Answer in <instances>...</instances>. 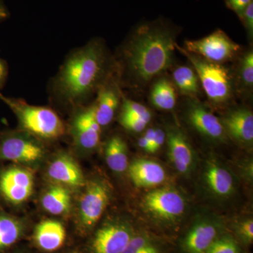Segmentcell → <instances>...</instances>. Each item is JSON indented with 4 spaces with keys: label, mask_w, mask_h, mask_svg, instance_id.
Listing matches in <instances>:
<instances>
[{
    "label": "cell",
    "mask_w": 253,
    "mask_h": 253,
    "mask_svg": "<svg viewBox=\"0 0 253 253\" xmlns=\"http://www.w3.org/2000/svg\"><path fill=\"white\" fill-rule=\"evenodd\" d=\"M109 56L101 40L93 38L65 57L48 84L53 104L76 111L97 93L109 76Z\"/></svg>",
    "instance_id": "6da1fadb"
},
{
    "label": "cell",
    "mask_w": 253,
    "mask_h": 253,
    "mask_svg": "<svg viewBox=\"0 0 253 253\" xmlns=\"http://www.w3.org/2000/svg\"><path fill=\"white\" fill-rule=\"evenodd\" d=\"M174 49L170 28L160 21L143 23L123 47L125 72L137 83L149 82L171 66Z\"/></svg>",
    "instance_id": "7a4b0ae2"
},
{
    "label": "cell",
    "mask_w": 253,
    "mask_h": 253,
    "mask_svg": "<svg viewBox=\"0 0 253 253\" xmlns=\"http://www.w3.org/2000/svg\"><path fill=\"white\" fill-rule=\"evenodd\" d=\"M0 101L14 113L21 130L41 140H56L66 134L64 123L51 108L30 104L24 99L5 96L1 92Z\"/></svg>",
    "instance_id": "3957f363"
},
{
    "label": "cell",
    "mask_w": 253,
    "mask_h": 253,
    "mask_svg": "<svg viewBox=\"0 0 253 253\" xmlns=\"http://www.w3.org/2000/svg\"><path fill=\"white\" fill-rule=\"evenodd\" d=\"M194 66L208 97L215 104H224L232 96L229 72L219 63L208 61L186 50L180 49Z\"/></svg>",
    "instance_id": "277c9868"
},
{
    "label": "cell",
    "mask_w": 253,
    "mask_h": 253,
    "mask_svg": "<svg viewBox=\"0 0 253 253\" xmlns=\"http://www.w3.org/2000/svg\"><path fill=\"white\" fill-rule=\"evenodd\" d=\"M45 153L42 141L21 129L0 133V161L35 164Z\"/></svg>",
    "instance_id": "5b68a950"
},
{
    "label": "cell",
    "mask_w": 253,
    "mask_h": 253,
    "mask_svg": "<svg viewBox=\"0 0 253 253\" xmlns=\"http://www.w3.org/2000/svg\"><path fill=\"white\" fill-rule=\"evenodd\" d=\"M145 211L161 225H173L185 212L184 196L171 187L155 189L145 195L142 201Z\"/></svg>",
    "instance_id": "8992f818"
},
{
    "label": "cell",
    "mask_w": 253,
    "mask_h": 253,
    "mask_svg": "<svg viewBox=\"0 0 253 253\" xmlns=\"http://www.w3.org/2000/svg\"><path fill=\"white\" fill-rule=\"evenodd\" d=\"M111 198L109 184L101 179H94L86 186L78 207V219L82 230L89 231L102 217Z\"/></svg>",
    "instance_id": "52a82bcc"
},
{
    "label": "cell",
    "mask_w": 253,
    "mask_h": 253,
    "mask_svg": "<svg viewBox=\"0 0 253 253\" xmlns=\"http://www.w3.org/2000/svg\"><path fill=\"white\" fill-rule=\"evenodd\" d=\"M185 46L191 54L219 64L232 59L240 50L239 44L220 30L197 41H186Z\"/></svg>",
    "instance_id": "ba28073f"
},
{
    "label": "cell",
    "mask_w": 253,
    "mask_h": 253,
    "mask_svg": "<svg viewBox=\"0 0 253 253\" xmlns=\"http://www.w3.org/2000/svg\"><path fill=\"white\" fill-rule=\"evenodd\" d=\"M226 230L220 219L205 217L194 221L179 241L181 253H206L212 243Z\"/></svg>",
    "instance_id": "9c48e42d"
},
{
    "label": "cell",
    "mask_w": 253,
    "mask_h": 253,
    "mask_svg": "<svg viewBox=\"0 0 253 253\" xmlns=\"http://www.w3.org/2000/svg\"><path fill=\"white\" fill-rule=\"evenodd\" d=\"M34 177L29 169L11 166L0 169V196L8 204L18 206L33 194Z\"/></svg>",
    "instance_id": "30bf717a"
},
{
    "label": "cell",
    "mask_w": 253,
    "mask_h": 253,
    "mask_svg": "<svg viewBox=\"0 0 253 253\" xmlns=\"http://www.w3.org/2000/svg\"><path fill=\"white\" fill-rule=\"evenodd\" d=\"M135 231L126 221H109L95 233L90 245L91 253H123Z\"/></svg>",
    "instance_id": "8fae6325"
},
{
    "label": "cell",
    "mask_w": 253,
    "mask_h": 253,
    "mask_svg": "<svg viewBox=\"0 0 253 253\" xmlns=\"http://www.w3.org/2000/svg\"><path fill=\"white\" fill-rule=\"evenodd\" d=\"M74 111L70 132L75 144L84 151L96 149L99 144L101 128L95 119L94 106H83Z\"/></svg>",
    "instance_id": "7c38bea8"
},
{
    "label": "cell",
    "mask_w": 253,
    "mask_h": 253,
    "mask_svg": "<svg viewBox=\"0 0 253 253\" xmlns=\"http://www.w3.org/2000/svg\"><path fill=\"white\" fill-rule=\"evenodd\" d=\"M168 157L178 172L189 176L196 166V156L185 134L176 126L168 129L166 134Z\"/></svg>",
    "instance_id": "4fadbf2b"
},
{
    "label": "cell",
    "mask_w": 253,
    "mask_h": 253,
    "mask_svg": "<svg viewBox=\"0 0 253 253\" xmlns=\"http://www.w3.org/2000/svg\"><path fill=\"white\" fill-rule=\"evenodd\" d=\"M96 100L93 104L95 119L101 128L109 126L121 102V92L118 83L110 73L96 93Z\"/></svg>",
    "instance_id": "5bb4252c"
},
{
    "label": "cell",
    "mask_w": 253,
    "mask_h": 253,
    "mask_svg": "<svg viewBox=\"0 0 253 253\" xmlns=\"http://www.w3.org/2000/svg\"><path fill=\"white\" fill-rule=\"evenodd\" d=\"M186 118L201 135L211 141H224L226 133L220 120L197 100H191L188 104Z\"/></svg>",
    "instance_id": "9a60e30c"
},
{
    "label": "cell",
    "mask_w": 253,
    "mask_h": 253,
    "mask_svg": "<svg viewBox=\"0 0 253 253\" xmlns=\"http://www.w3.org/2000/svg\"><path fill=\"white\" fill-rule=\"evenodd\" d=\"M204 179L206 187L216 197L227 199L235 192L236 181L232 173L216 160L206 163Z\"/></svg>",
    "instance_id": "2e32d148"
},
{
    "label": "cell",
    "mask_w": 253,
    "mask_h": 253,
    "mask_svg": "<svg viewBox=\"0 0 253 253\" xmlns=\"http://www.w3.org/2000/svg\"><path fill=\"white\" fill-rule=\"evenodd\" d=\"M223 126L233 140L244 146H252L253 114L250 109L241 108L232 110L223 118Z\"/></svg>",
    "instance_id": "e0dca14e"
},
{
    "label": "cell",
    "mask_w": 253,
    "mask_h": 253,
    "mask_svg": "<svg viewBox=\"0 0 253 253\" xmlns=\"http://www.w3.org/2000/svg\"><path fill=\"white\" fill-rule=\"evenodd\" d=\"M48 176L57 184L77 189L85 184L84 176L77 163L66 154L56 156L50 163Z\"/></svg>",
    "instance_id": "ac0fdd59"
},
{
    "label": "cell",
    "mask_w": 253,
    "mask_h": 253,
    "mask_svg": "<svg viewBox=\"0 0 253 253\" xmlns=\"http://www.w3.org/2000/svg\"><path fill=\"white\" fill-rule=\"evenodd\" d=\"M129 175L134 186L141 189L157 187L166 181V170L159 163L147 159H137L128 167Z\"/></svg>",
    "instance_id": "d6986e66"
},
{
    "label": "cell",
    "mask_w": 253,
    "mask_h": 253,
    "mask_svg": "<svg viewBox=\"0 0 253 253\" xmlns=\"http://www.w3.org/2000/svg\"><path fill=\"white\" fill-rule=\"evenodd\" d=\"M66 236L63 224L49 219L42 221L36 226L33 238L40 249L46 252H54L62 247Z\"/></svg>",
    "instance_id": "ffe728a7"
},
{
    "label": "cell",
    "mask_w": 253,
    "mask_h": 253,
    "mask_svg": "<svg viewBox=\"0 0 253 253\" xmlns=\"http://www.w3.org/2000/svg\"><path fill=\"white\" fill-rule=\"evenodd\" d=\"M105 158L113 172L121 174L129 167L128 150L124 139L119 135L111 136L105 148Z\"/></svg>",
    "instance_id": "44dd1931"
},
{
    "label": "cell",
    "mask_w": 253,
    "mask_h": 253,
    "mask_svg": "<svg viewBox=\"0 0 253 253\" xmlns=\"http://www.w3.org/2000/svg\"><path fill=\"white\" fill-rule=\"evenodd\" d=\"M24 228L17 217L0 211V253L9 251L22 238Z\"/></svg>",
    "instance_id": "7402d4cb"
},
{
    "label": "cell",
    "mask_w": 253,
    "mask_h": 253,
    "mask_svg": "<svg viewBox=\"0 0 253 253\" xmlns=\"http://www.w3.org/2000/svg\"><path fill=\"white\" fill-rule=\"evenodd\" d=\"M42 205L50 214L54 215L65 214L71 208V193L67 187L60 184L51 186L43 195Z\"/></svg>",
    "instance_id": "603a6c76"
},
{
    "label": "cell",
    "mask_w": 253,
    "mask_h": 253,
    "mask_svg": "<svg viewBox=\"0 0 253 253\" xmlns=\"http://www.w3.org/2000/svg\"><path fill=\"white\" fill-rule=\"evenodd\" d=\"M123 253H168L161 241L149 233L136 231Z\"/></svg>",
    "instance_id": "cb8c5ba5"
},
{
    "label": "cell",
    "mask_w": 253,
    "mask_h": 253,
    "mask_svg": "<svg viewBox=\"0 0 253 253\" xmlns=\"http://www.w3.org/2000/svg\"><path fill=\"white\" fill-rule=\"evenodd\" d=\"M152 104L158 109L169 111L176 102L175 89L168 79L159 80L153 86L151 93Z\"/></svg>",
    "instance_id": "d4e9b609"
},
{
    "label": "cell",
    "mask_w": 253,
    "mask_h": 253,
    "mask_svg": "<svg viewBox=\"0 0 253 253\" xmlns=\"http://www.w3.org/2000/svg\"><path fill=\"white\" fill-rule=\"evenodd\" d=\"M173 80L182 94L195 95L199 92V78L195 70L180 66L173 72Z\"/></svg>",
    "instance_id": "484cf974"
},
{
    "label": "cell",
    "mask_w": 253,
    "mask_h": 253,
    "mask_svg": "<svg viewBox=\"0 0 253 253\" xmlns=\"http://www.w3.org/2000/svg\"><path fill=\"white\" fill-rule=\"evenodd\" d=\"M244 249L229 231L218 236L206 253H244Z\"/></svg>",
    "instance_id": "4316f807"
},
{
    "label": "cell",
    "mask_w": 253,
    "mask_h": 253,
    "mask_svg": "<svg viewBox=\"0 0 253 253\" xmlns=\"http://www.w3.org/2000/svg\"><path fill=\"white\" fill-rule=\"evenodd\" d=\"M230 233L244 249L249 248L253 243V218L236 221L231 226Z\"/></svg>",
    "instance_id": "83f0119b"
},
{
    "label": "cell",
    "mask_w": 253,
    "mask_h": 253,
    "mask_svg": "<svg viewBox=\"0 0 253 253\" xmlns=\"http://www.w3.org/2000/svg\"><path fill=\"white\" fill-rule=\"evenodd\" d=\"M122 113L140 118L149 123L151 120V111L146 106L125 98L123 99Z\"/></svg>",
    "instance_id": "f1b7e54d"
},
{
    "label": "cell",
    "mask_w": 253,
    "mask_h": 253,
    "mask_svg": "<svg viewBox=\"0 0 253 253\" xmlns=\"http://www.w3.org/2000/svg\"><path fill=\"white\" fill-rule=\"evenodd\" d=\"M240 77L246 87H252L253 84V52L250 51L243 58L240 68Z\"/></svg>",
    "instance_id": "f546056e"
},
{
    "label": "cell",
    "mask_w": 253,
    "mask_h": 253,
    "mask_svg": "<svg viewBox=\"0 0 253 253\" xmlns=\"http://www.w3.org/2000/svg\"><path fill=\"white\" fill-rule=\"evenodd\" d=\"M120 123L122 125L123 127L126 128L127 130L134 131V132H141L149 124V123L144 120L124 113H121Z\"/></svg>",
    "instance_id": "4dcf8cb0"
},
{
    "label": "cell",
    "mask_w": 253,
    "mask_h": 253,
    "mask_svg": "<svg viewBox=\"0 0 253 253\" xmlns=\"http://www.w3.org/2000/svg\"><path fill=\"white\" fill-rule=\"evenodd\" d=\"M226 6L238 15L239 18L242 17L246 8L253 0H224Z\"/></svg>",
    "instance_id": "1f68e13d"
},
{
    "label": "cell",
    "mask_w": 253,
    "mask_h": 253,
    "mask_svg": "<svg viewBox=\"0 0 253 253\" xmlns=\"http://www.w3.org/2000/svg\"><path fill=\"white\" fill-rule=\"evenodd\" d=\"M244 23L245 28H246L250 38H253V2L251 3L246 8L242 17L240 18Z\"/></svg>",
    "instance_id": "d6a6232c"
},
{
    "label": "cell",
    "mask_w": 253,
    "mask_h": 253,
    "mask_svg": "<svg viewBox=\"0 0 253 253\" xmlns=\"http://www.w3.org/2000/svg\"><path fill=\"white\" fill-rule=\"evenodd\" d=\"M166 139V134L163 129H155L154 141L151 145L149 154L157 153L164 144Z\"/></svg>",
    "instance_id": "836d02e7"
},
{
    "label": "cell",
    "mask_w": 253,
    "mask_h": 253,
    "mask_svg": "<svg viewBox=\"0 0 253 253\" xmlns=\"http://www.w3.org/2000/svg\"><path fill=\"white\" fill-rule=\"evenodd\" d=\"M9 76V65L6 61L0 57V92L4 89Z\"/></svg>",
    "instance_id": "e575fe53"
},
{
    "label": "cell",
    "mask_w": 253,
    "mask_h": 253,
    "mask_svg": "<svg viewBox=\"0 0 253 253\" xmlns=\"http://www.w3.org/2000/svg\"><path fill=\"white\" fill-rule=\"evenodd\" d=\"M10 13L4 0H0V24L9 18Z\"/></svg>",
    "instance_id": "d590c367"
},
{
    "label": "cell",
    "mask_w": 253,
    "mask_h": 253,
    "mask_svg": "<svg viewBox=\"0 0 253 253\" xmlns=\"http://www.w3.org/2000/svg\"><path fill=\"white\" fill-rule=\"evenodd\" d=\"M139 147L141 148L143 150H144L146 152L149 153V145L146 140V138L144 136H141L140 139H139Z\"/></svg>",
    "instance_id": "8d00e7d4"
}]
</instances>
